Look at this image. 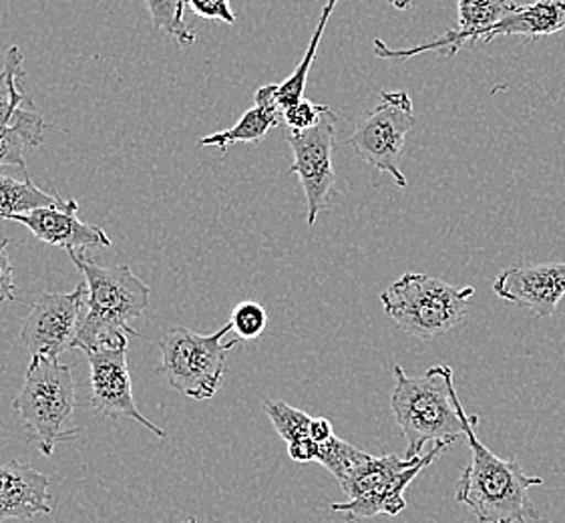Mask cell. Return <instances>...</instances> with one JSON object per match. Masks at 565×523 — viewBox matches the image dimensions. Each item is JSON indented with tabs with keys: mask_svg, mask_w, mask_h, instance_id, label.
<instances>
[{
	"mask_svg": "<svg viewBox=\"0 0 565 523\" xmlns=\"http://www.w3.org/2000/svg\"><path fill=\"white\" fill-rule=\"evenodd\" d=\"M67 254L87 285V312L81 319L73 349L87 354L99 349L127 346L129 337H139L131 320L143 317L151 288L141 282L129 266H102L81 252Z\"/></svg>",
	"mask_w": 565,
	"mask_h": 523,
	"instance_id": "1",
	"label": "cell"
},
{
	"mask_svg": "<svg viewBox=\"0 0 565 523\" xmlns=\"http://www.w3.org/2000/svg\"><path fill=\"white\" fill-rule=\"evenodd\" d=\"M391 409L407 441V459H417L425 444H445L465 439V413L455 391V373L449 364H435L425 375L408 376L395 366V387Z\"/></svg>",
	"mask_w": 565,
	"mask_h": 523,
	"instance_id": "2",
	"label": "cell"
},
{
	"mask_svg": "<svg viewBox=\"0 0 565 523\" xmlns=\"http://www.w3.org/2000/svg\"><path fill=\"white\" fill-rule=\"evenodd\" d=\"M477 417L465 419V439L471 461L461 473L455 500L467 505L479 523H530L540 520V510L530 500L532 488H542V478H532L513 459H501L477 439Z\"/></svg>",
	"mask_w": 565,
	"mask_h": 523,
	"instance_id": "3",
	"label": "cell"
},
{
	"mask_svg": "<svg viewBox=\"0 0 565 523\" xmlns=\"http://www.w3.org/2000/svg\"><path fill=\"white\" fill-rule=\"evenodd\" d=\"M12 409L23 417L24 441L36 445L45 457L53 456L58 444L79 437L75 378L68 364L31 359L23 391L12 401Z\"/></svg>",
	"mask_w": 565,
	"mask_h": 523,
	"instance_id": "4",
	"label": "cell"
},
{
	"mask_svg": "<svg viewBox=\"0 0 565 523\" xmlns=\"http://www.w3.org/2000/svg\"><path fill=\"white\" fill-rule=\"evenodd\" d=\"M473 286H452L429 274H403L381 295L386 317L420 341H435L469 314Z\"/></svg>",
	"mask_w": 565,
	"mask_h": 523,
	"instance_id": "5",
	"label": "cell"
},
{
	"mask_svg": "<svg viewBox=\"0 0 565 523\" xmlns=\"http://www.w3.org/2000/svg\"><path fill=\"white\" fill-rule=\"evenodd\" d=\"M230 332V322L214 334H198L185 327L171 329L159 342V371L171 387L185 397L193 401L214 397L226 373L227 354L242 342L239 339L226 341Z\"/></svg>",
	"mask_w": 565,
	"mask_h": 523,
	"instance_id": "6",
	"label": "cell"
},
{
	"mask_svg": "<svg viewBox=\"0 0 565 523\" xmlns=\"http://www.w3.org/2000/svg\"><path fill=\"white\" fill-rule=\"evenodd\" d=\"M415 121L413 99L407 92H383L379 105L359 119L356 129L349 137V146L364 163L388 173L398 188H407L401 158Z\"/></svg>",
	"mask_w": 565,
	"mask_h": 523,
	"instance_id": "7",
	"label": "cell"
},
{
	"mask_svg": "<svg viewBox=\"0 0 565 523\" xmlns=\"http://www.w3.org/2000/svg\"><path fill=\"white\" fill-rule=\"evenodd\" d=\"M337 124L339 117L328 107L318 126L306 131H288V143L292 149V166L288 173H295L305 190L308 226L317 224L318 216L327 210L332 195L339 192L332 163Z\"/></svg>",
	"mask_w": 565,
	"mask_h": 523,
	"instance_id": "8",
	"label": "cell"
},
{
	"mask_svg": "<svg viewBox=\"0 0 565 523\" xmlns=\"http://www.w3.org/2000/svg\"><path fill=\"white\" fill-rule=\"evenodd\" d=\"M85 302L87 285H79L71 292H45L39 296L19 337L29 356L57 361L61 354L73 349Z\"/></svg>",
	"mask_w": 565,
	"mask_h": 523,
	"instance_id": "9",
	"label": "cell"
},
{
	"mask_svg": "<svg viewBox=\"0 0 565 523\" xmlns=\"http://www.w3.org/2000/svg\"><path fill=\"white\" fill-rule=\"evenodd\" d=\"M89 361L90 397L89 407L93 413L107 419H134L153 433L156 437L166 439L168 433L149 421L148 417L137 407L134 397V385L127 366V346L99 349L87 353Z\"/></svg>",
	"mask_w": 565,
	"mask_h": 523,
	"instance_id": "10",
	"label": "cell"
},
{
	"mask_svg": "<svg viewBox=\"0 0 565 523\" xmlns=\"http://www.w3.org/2000/svg\"><path fill=\"white\" fill-rule=\"evenodd\" d=\"M459 7V26L443 34L435 41L413 46V49H391L383 39H374V55L386 61H405L430 51H449L455 57L467 43H483L491 26L505 19L509 12L515 11L520 4L515 0H457Z\"/></svg>",
	"mask_w": 565,
	"mask_h": 523,
	"instance_id": "11",
	"label": "cell"
},
{
	"mask_svg": "<svg viewBox=\"0 0 565 523\" xmlns=\"http://www.w3.org/2000/svg\"><path fill=\"white\" fill-rule=\"evenodd\" d=\"M493 292L537 319L552 317L565 296V262L513 266L499 274Z\"/></svg>",
	"mask_w": 565,
	"mask_h": 523,
	"instance_id": "12",
	"label": "cell"
},
{
	"mask_svg": "<svg viewBox=\"0 0 565 523\" xmlns=\"http://www.w3.org/2000/svg\"><path fill=\"white\" fill-rule=\"evenodd\" d=\"M9 222H19L33 236L49 246H57L67 252L87 248H109L111 238L105 230L79 220V204L75 200H63L55 205L34 207L24 214H12Z\"/></svg>",
	"mask_w": 565,
	"mask_h": 523,
	"instance_id": "13",
	"label": "cell"
},
{
	"mask_svg": "<svg viewBox=\"0 0 565 523\" xmlns=\"http://www.w3.org/2000/svg\"><path fill=\"white\" fill-rule=\"evenodd\" d=\"M51 512L46 476L17 459L0 463V522H29L34 515H49Z\"/></svg>",
	"mask_w": 565,
	"mask_h": 523,
	"instance_id": "14",
	"label": "cell"
},
{
	"mask_svg": "<svg viewBox=\"0 0 565 523\" xmlns=\"http://www.w3.org/2000/svg\"><path fill=\"white\" fill-rule=\"evenodd\" d=\"M445 449H449V445L435 444L427 456H420L417 463L413 467H408L407 471H403L401 476H396L395 479H391L388 483H385L383 488L371 491L362 498L356 500H344L340 503H332L330 510L334 513L342 515V520L349 523L361 522V520H369L374 517L379 513H385L395 517L401 512L407 510V500H405V491L408 490V485L415 481L418 473L429 467L437 457L441 456Z\"/></svg>",
	"mask_w": 565,
	"mask_h": 523,
	"instance_id": "15",
	"label": "cell"
},
{
	"mask_svg": "<svg viewBox=\"0 0 565 523\" xmlns=\"http://www.w3.org/2000/svg\"><path fill=\"white\" fill-rule=\"evenodd\" d=\"M280 121H284L282 107L276 102V85L270 83L256 92V105L239 117L236 126L200 139V148L214 146L220 151H226L227 146L234 143H260L271 127Z\"/></svg>",
	"mask_w": 565,
	"mask_h": 523,
	"instance_id": "16",
	"label": "cell"
},
{
	"mask_svg": "<svg viewBox=\"0 0 565 523\" xmlns=\"http://www.w3.org/2000/svg\"><path fill=\"white\" fill-rule=\"evenodd\" d=\"M565 29V0H535L532 4L518 7L489 29L486 41L491 43L498 36H527L540 39L559 33Z\"/></svg>",
	"mask_w": 565,
	"mask_h": 523,
	"instance_id": "17",
	"label": "cell"
},
{
	"mask_svg": "<svg viewBox=\"0 0 565 523\" xmlns=\"http://www.w3.org/2000/svg\"><path fill=\"white\" fill-rule=\"evenodd\" d=\"M46 121L36 105H24L9 126L0 127V168L11 166L26 173V153L43 143Z\"/></svg>",
	"mask_w": 565,
	"mask_h": 523,
	"instance_id": "18",
	"label": "cell"
},
{
	"mask_svg": "<svg viewBox=\"0 0 565 523\" xmlns=\"http://www.w3.org/2000/svg\"><path fill=\"white\" fill-rule=\"evenodd\" d=\"M418 459L420 457L407 459V457L398 456H371L352 473L351 478L347 479L344 483H340V488L344 491L347 501L356 500V498H362L371 491L383 488L391 479H395L403 471H407L408 467L415 466Z\"/></svg>",
	"mask_w": 565,
	"mask_h": 523,
	"instance_id": "19",
	"label": "cell"
},
{
	"mask_svg": "<svg viewBox=\"0 0 565 523\" xmlns=\"http://www.w3.org/2000/svg\"><path fill=\"white\" fill-rule=\"evenodd\" d=\"M23 65V51L19 46H11L4 57V68L0 71V127L9 126L24 105L34 103L26 92Z\"/></svg>",
	"mask_w": 565,
	"mask_h": 523,
	"instance_id": "20",
	"label": "cell"
},
{
	"mask_svg": "<svg viewBox=\"0 0 565 523\" xmlns=\"http://www.w3.org/2000/svg\"><path fill=\"white\" fill-rule=\"evenodd\" d=\"M340 0H328L324 9H322V14H320L317 31H315L312 39H310V45L306 49L305 57L300 61V65L295 68V73L288 79H284L280 85H276V102L282 107V111L305 99L306 83H308L310 68H312L315 61H317L318 46H320L322 34L327 31L328 21H330V17H332V12H334Z\"/></svg>",
	"mask_w": 565,
	"mask_h": 523,
	"instance_id": "21",
	"label": "cell"
},
{
	"mask_svg": "<svg viewBox=\"0 0 565 523\" xmlns=\"http://www.w3.org/2000/svg\"><path fill=\"white\" fill-rule=\"evenodd\" d=\"M58 202V195L49 194L31 180L19 182L11 175H0V220H9L12 214H24L34 207L55 205Z\"/></svg>",
	"mask_w": 565,
	"mask_h": 523,
	"instance_id": "22",
	"label": "cell"
},
{
	"mask_svg": "<svg viewBox=\"0 0 565 523\" xmlns=\"http://www.w3.org/2000/svg\"><path fill=\"white\" fill-rule=\"evenodd\" d=\"M371 457V453L361 451L359 447L342 441L337 435L328 439L327 444L318 445L317 461L334 476L339 483H344L352 473Z\"/></svg>",
	"mask_w": 565,
	"mask_h": 523,
	"instance_id": "23",
	"label": "cell"
},
{
	"mask_svg": "<svg viewBox=\"0 0 565 523\" xmlns=\"http://www.w3.org/2000/svg\"><path fill=\"white\" fill-rule=\"evenodd\" d=\"M146 4L158 31L171 34L181 46H192L195 43V33L183 19L188 0H146Z\"/></svg>",
	"mask_w": 565,
	"mask_h": 523,
	"instance_id": "24",
	"label": "cell"
},
{
	"mask_svg": "<svg viewBox=\"0 0 565 523\" xmlns=\"http://www.w3.org/2000/svg\"><path fill=\"white\" fill-rule=\"evenodd\" d=\"M264 410H266L268 419L274 425V429L282 437L286 444H292V441H298V439L310 437L312 417L305 413V410L290 407L284 401H270V398L264 401Z\"/></svg>",
	"mask_w": 565,
	"mask_h": 523,
	"instance_id": "25",
	"label": "cell"
},
{
	"mask_svg": "<svg viewBox=\"0 0 565 523\" xmlns=\"http://www.w3.org/2000/svg\"><path fill=\"white\" fill-rule=\"evenodd\" d=\"M230 324L239 341H254L268 327V312L260 302L246 300V302H239L238 307L232 310Z\"/></svg>",
	"mask_w": 565,
	"mask_h": 523,
	"instance_id": "26",
	"label": "cell"
},
{
	"mask_svg": "<svg viewBox=\"0 0 565 523\" xmlns=\"http://www.w3.org/2000/svg\"><path fill=\"white\" fill-rule=\"evenodd\" d=\"M327 105H318V103L302 102L296 103L292 107H288L284 111V124L288 126L290 131H306L320 124L322 115L327 114Z\"/></svg>",
	"mask_w": 565,
	"mask_h": 523,
	"instance_id": "27",
	"label": "cell"
},
{
	"mask_svg": "<svg viewBox=\"0 0 565 523\" xmlns=\"http://www.w3.org/2000/svg\"><path fill=\"white\" fill-rule=\"evenodd\" d=\"M188 7L198 17L207 21H222V23H236V14L230 7V0H188Z\"/></svg>",
	"mask_w": 565,
	"mask_h": 523,
	"instance_id": "28",
	"label": "cell"
},
{
	"mask_svg": "<svg viewBox=\"0 0 565 523\" xmlns=\"http://www.w3.org/2000/svg\"><path fill=\"white\" fill-rule=\"evenodd\" d=\"M11 239L0 242V302H12L17 300V286H14V270H12L11 258L7 254V246Z\"/></svg>",
	"mask_w": 565,
	"mask_h": 523,
	"instance_id": "29",
	"label": "cell"
},
{
	"mask_svg": "<svg viewBox=\"0 0 565 523\" xmlns=\"http://www.w3.org/2000/svg\"><path fill=\"white\" fill-rule=\"evenodd\" d=\"M288 456H290V459H295L296 463L317 461L318 444L312 441V437L292 441V444H288Z\"/></svg>",
	"mask_w": 565,
	"mask_h": 523,
	"instance_id": "30",
	"label": "cell"
},
{
	"mask_svg": "<svg viewBox=\"0 0 565 523\" xmlns=\"http://www.w3.org/2000/svg\"><path fill=\"white\" fill-rule=\"evenodd\" d=\"M310 437L318 445L327 444L328 439L334 437L332 423L328 421L327 417H315L310 423Z\"/></svg>",
	"mask_w": 565,
	"mask_h": 523,
	"instance_id": "31",
	"label": "cell"
},
{
	"mask_svg": "<svg viewBox=\"0 0 565 523\" xmlns=\"http://www.w3.org/2000/svg\"><path fill=\"white\" fill-rule=\"evenodd\" d=\"M391 7H395L396 11H408L413 9L415 0H386Z\"/></svg>",
	"mask_w": 565,
	"mask_h": 523,
	"instance_id": "32",
	"label": "cell"
},
{
	"mask_svg": "<svg viewBox=\"0 0 565 523\" xmlns=\"http://www.w3.org/2000/svg\"><path fill=\"white\" fill-rule=\"evenodd\" d=\"M180 523H198V520H195V517H188V520H183V522Z\"/></svg>",
	"mask_w": 565,
	"mask_h": 523,
	"instance_id": "33",
	"label": "cell"
}]
</instances>
